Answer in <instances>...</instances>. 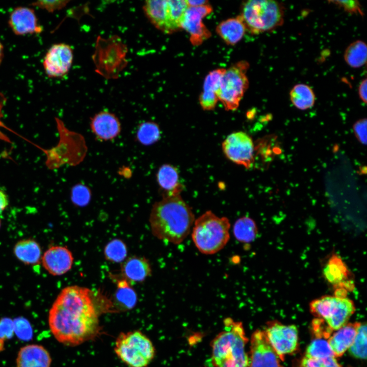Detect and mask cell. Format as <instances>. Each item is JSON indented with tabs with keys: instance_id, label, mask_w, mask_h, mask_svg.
<instances>
[{
	"instance_id": "43",
	"label": "cell",
	"mask_w": 367,
	"mask_h": 367,
	"mask_svg": "<svg viewBox=\"0 0 367 367\" xmlns=\"http://www.w3.org/2000/svg\"><path fill=\"white\" fill-rule=\"evenodd\" d=\"M186 3L188 6L191 7L201 6L208 4V2L206 0H188Z\"/></svg>"
},
{
	"instance_id": "28",
	"label": "cell",
	"mask_w": 367,
	"mask_h": 367,
	"mask_svg": "<svg viewBox=\"0 0 367 367\" xmlns=\"http://www.w3.org/2000/svg\"><path fill=\"white\" fill-rule=\"evenodd\" d=\"M344 58L346 63L354 68H360L366 64L367 47L362 40L351 43L346 49Z\"/></svg>"
},
{
	"instance_id": "17",
	"label": "cell",
	"mask_w": 367,
	"mask_h": 367,
	"mask_svg": "<svg viewBox=\"0 0 367 367\" xmlns=\"http://www.w3.org/2000/svg\"><path fill=\"white\" fill-rule=\"evenodd\" d=\"M8 22L17 35L39 34L43 31L34 10L28 7L15 8L11 13Z\"/></svg>"
},
{
	"instance_id": "9",
	"label": "cell",
	"mask_w": 367,
	"mask_h": 367,
	"mask_svg": "<svg viewBox=\"0 0 367 367\" xmlns=\"http://www.w3.org/2000/svg\"><path fill=\"white\" fill-rule=\"evenodd\" d=\"M264 331L269 343L281 361L284 360L286 355L298 350L299 333L295 325L273 321L268 324Z\"/></svg>"
},
{
	"instance_id": "25",
	"label": "cell",
	"mask_w": 367,
	"mask_h": 367,
	"mask_svg": "<svg viewBox=\"0 0 367 367\" xmlns=\"http://www.w3.org/2000/svg\"><path fill=\"white\" fill-rule=\"evenodd\" d=\"M116 290L114 296V303L121 310H129L136 305L137 295L130 286V283L124 279H117Z\"/></svg>"
},
{
	"instance_id": "7",
	"label": "cell",
	"mask_w": 367,
	"mask_h": 367,
	"mask_svg": "<svg viewBox=\"0 0 367 367\" xmlns=\"http://www.w3.org/2000/svg\"><path fill=\"white\" fill-rule=\"evenodd\" d=\"M309 310L333 331L348 323L355 311V306L347 296L334 294L314 299L309 304Z\"/></svg>"
},
{
	"instance_id": "3",
	"label": "cell",
	"mask_w": 367,
	"mask_h": 367,
	"mask_svg": "<svg viewBox=\"0 0 367 367\" xmlns=\"http://www.w3.org/2000/svg\"><path fill=\"white\" fill-rule=\"evenodd\" d=\"M224 328L212 343V360L215 367H248L246 351L248 342L243 324L230 318L224 320Z\"/></svg>"
},
{
	"instance_id": "32",
	"label": "cell",
	"mask_w": 367,
	"mask_h": 367,
	"mask_svg": "<svg viewBox=\"0 0 367 367\" xmlns=\"http://www.w3.org/2000/svg\"><path fill=\"white\" fill-rule=\"evenodd\" d=\"M127 249L126 244L122 240L115 239L109 242L104 249L106 259L111 262L119 263L126 257Z\"/></svg>"
},
{
	"instance_id": "4",
	"label": "cell",
	"mask_w": 367,
	"mask_h": 367,
	"mask_svg": "<svg viewBox=\"0 0 367 367\" xmlns=\"http://www.w3.org/2000/svg\"><path fill=\"white\" fill-rule=\"evenodd\" d=\"M230 223L207 211L195 220L191 233L193 242L201 253L212 255L221 250L230 239Z\"/></svg>"
},
{
	"instance_id": "13",
	"label": "cell",
	"mask_w": 367,
	"mask_h": 367,
	"mask_svg": "<svg viewBox=\"0 0 367 367\" xmlns=\"http://www.w3.org/2000/svg\"><path fill=\"white\" fill-rule=\"evenodd\" d=\"M73 59V50L69 45L63 43L53 44L43 59L45 72L49 77H62L68 73Z\"/></svg>"
},
{
	"instance_id": "23",
	"label": "cell",
	"mask_w": 367,
	"mask_h": 367,
	"mask_svg": "<svg viewBox=\"0 0 367 367\" xmlns=\"http://www.w3.org/2000/svg\"><path fill=\"white\" fill-rule=\"evenodd\" d=\"M246 31V25L240 15L222 21L216 29L217 34L229 45H234L240 42Z\"/></svg>"
},
{
	"instance_id": "35",
	"label": "cell",
	"mask_w": 367,
	"mask_h": 367,
	"mask_svg": "<svg viewBox=\"0 0 367 367\" xmlns=\"http://www.w3.org/2000/svg\"><path fill=\"white\" fill-rule=\"evenodd\" d=\"M14 331L21 339L29 340L32 337L33 331L29 321L22 318L13 320Z\"/></svg>"
},
{
	"instance_id": "44",
	"label": "cell",
	"mask_w": 367,
	"mask_h": 367,
	"mask_svg": "<svg viewBox=\"0 0 367 367\" xmlns=\"http://www.w3.org/2000/svg\"><path fill=\"white\" fill-rule=\"evenodd\" d=\"M4 57V48L2 44L0 41V65L2 62Z\"/></svg>"
},
{
	"instance_id": "37",
	"label": "cell",
	"mask_w": 367,
	"mask_h": 367,
	"mask_svg": "<svg viewBox=\"0 0 367 367\" xmlns=\"http://www.w3.org/2000/svg\"><path fill=\"white\" fill-rule=\"evenodd\" d=\"M69 2V1H39L32 3L31 5L53 12L63 9Z\"/></svg>"
},
{
	"instance_id": "26",
	"label": "cell",
	"mask_w": 367,
	"mask_h": 367,
	"mask_svg": "<svg viewBox=\"0 0 367 367\" xmlns=\"http://www.w3.org/2000/svg\"><path fill=\"white\" fill-rule=\"evenodd\" d=\"M290 97L293 104L301 110L312 107L316 99L312 89L304 84L295 85L290 91Z\"/></svg>"
},
{
	"instance_id": "30",
	"label": "cell",
	"mask_w": 367,
	"mask_h": 367,
	"mask_svg": "<svg viewBox=\"0 0 367 367\" xmlns=\"http://www.w3.org/2000/svg\"><path fill=\"white\" fill-rule=\"evenodd\" d=\"M304 356L317 359L335 357L328 339L322 337H315L312 339L307 347Z\"/></svg>"
},
{
	"instance_id": "24",
	"label": "cell",
	"mask_w": 367,
	"mask_h": 367,
	"mask_svg": "<svg viewBox=\"0 0 367 367\" xmlns=\"http://www.w3.org/2000/svg\"><path fill=\"white\" fill-rule=\"evenodd\" d=\"M13 253L21 262L27 265H35L41 260L42 249L35 240L27 239L16 243L13 248Z\"/></svg>"
},
{
	"instance_id": "8",
	"label": "cell",
	"mask_w": 367,
	"mask_h": 367,
	"mask_svg": "<svg viewBox=\"0 0 367 367\" xmlns=\"http://www.w3.org/2000/svg\"><path fill=\"white\" fill-rule=\"evenodd\" d=\"M249 64L246 61L234 63L225 69L217 93L218 100L227 111L238 109L249 87L247 72Z\"/></svg>"
},
{
	"instance_id": "12",
	"label": "cell",
	"mask_w": 367,
	"mask_h": 367,
	"mask_svg": "<svg viewBox=\"0 0 367 367\" xmlns=\"http://www.w3.org/2000/svg\"><path fill=\"white\" fill-rule=\"evenodd\" d=\"M212 11L213 8L209 4L187 8L181 23V29L189 33L192 45H199L211 37V32L202 20Z\"/></svg>"
},
{
	"instance_id": "6",
	"label": "cell",
	"mask_w": 367,
	"mask_h": 367,
	"mask_svg": "<svg viewBox=\"0 0 367 367\" xmlns=\"http://www.w3.org/2000/svg\"><path fill=\"white\" fill-rule=\"evenodd\" d=\"M114 351L129 367H146L155 355L152 343L139 330L121 333L116 340Z\"/></svg>"
},
{
	"instance_id": "16",
	"label": "cell",
	"mask_w": 367,
	"mask_h": 367,
	"mask_svg": "<svg viewBox=\"0 0 367 367\" xmlns=\"http://www.w3.org/2000/svg\"><path fill=\"white\" fill-rule=\"evenodd\" d=\"M90 126L95 137L101 141L114 139L121 130L119 118L114 113L107 111H100L91 117Z\"/></svg>"
},
{
	"instance_id": "45",
	"label": "cell",
	"mask_w": 367,
	"mask_h": 367,
	"mask_svg": "<svg viewBox=\"0 0 367 367\" xmlns=\"http://www.w3.org/2000/svg\"><path fill=\"white\" fill-rule=\"evenodd\" d=\"M4 340L0 339V351L3 349Z\"/></svg>"
},
{
	"instance_id": "1",
	"label": "cell",
	"mask_w": 367,
	"mask_h": 367,
	"mask_svg": "<svg viewBox=\"0 0 367 367\" xmlns=\"http://www.w3.org/2000/svg\"><path fill=\"white\" fill-rule=\"evenodd\" d=\"M48 324L55 338L66 345H78L94 337L99 321L91 291L77 285L62 289L49 311Z\"/></svg>"
},
{
	"instance_id": "18",
	"label": "cell",
	"mask_w": 367,
	"mask_h": 367,
	"mask_svg": "<svg viewBox=\"0 0 367 367\" xmlns=\"http://www.w3.org/2000/svg\"><path fill=\"white\" fill-rule=\"evenodd\" d=\"M51 358L42 346L32 344L21 347L16 358L17 367H50Z\"/></svg>"
},
{
	"instance_id": "2",
	"label": "cell",
	"mask_w": 367,
	"mask_h": 367,
	"mask_svg": "<svg viewBox=\"0 0 367 367\" xmlns=\"http://www.w3.org/2000/svg\"><path fill=\"white\" fill-rule=\"evenodd\" d=\"M195 220L191 208L179 194L164 196L155 202L149 221L155 237L178 245L189 235Z\"/></svg>"
},
{
	"instance_id": "15",
	"label": "cell",
	"mask_w": 367,
	"mask_h": 367,
	"mask_svg": "<svg viewBox=\"0 0 367 367\" xmlns=\"http://www.w3.org/2000/svg\"><path fill=\"white\" fill-rule=\"evenodd\" d=\"M41 262L44 268L49 274L60 276L71 269L73 257L71 252L66 247L53 246L43 253Z\"/></svg>"
},
{
	"instance_id": "38",
	"label": "cell",
	"mask_w": 367,
	"mask_h": 367,
	"mask_svg": "<svg viewBox=\"0 0 367 367\" xmlns=\"http://www.w3.org/2000/svg\"><path fill=\"white\" fill-rule=\"evenodd\" d=\"M366 119H361L353 125V130L355 136L360 143L366 145L367 142Z\"/></svg>"
},
{
	"instance_id": "46",
	"label": "cell",
	"mask_w": 367,
	"mask_h": 367,
	"mask_svg": "<svg viewBox=\"0 0 367 367\" xmlns=\"http://www.w3.org/2000/svg\"><path fill=\"white\" fill-rule=\"evenodd\" d=\"M1 218H0V227H1Z\"/></svg>"
},
{
	"instance_id": "21",
	"label": "cell",
	"mask_w": 367,
	"mask_h": 367,
	"mask_svg": "<svg viewBox=\"0 0 367 367\" xmlns=\"http://www.w3.org/2000/svg\"><path fill=\"white\" fill-rule=\"evenodd\" d=\"M360 322L348 323L331 334L329 345L336 358L342 356L352 345Z\"/></svg>"
},
{
	"instance_id": "14",
	"label": "cell",
	"mask_w": 367,
	"mask_h": 367,
	"mask_svg": "<svg viewBox=\"0 0 367 367\" xmlns=\"http://www.w3.org/2000/svg\"><path fill=\"white\" fill-rule=\"evenodd\" d=\"M323 274L326 280L334 288V291L348 294L354 288L349 270L342 258L336 254H332L328 259Z\"/></svg>"
},
{
	"instance_id": "19",
	"label": "cell",
	"mask_w": 367,
	"mask_h": 367,
	"mask_svg": "<svg viewBox=\"0 0 367 367\" xmlns=\"http://www.w3.org/2000/svg\"><path fill=\"white\" fill-rule=\"evenodd\" d=\"M226 68H219L210 71L205 76L203 90L199 95V101L203 110H214L219 101L217 93L221 77Z\"/></svg>"
},
{
	"instance_id": "29",
	"label": "cell",
	"mask_w": 367,
	"mask_h": 367,
	"mask_svg": "<svg viewBox=\"0 0 367 367\" xmlns=\"http://www.w3.org/2000/svg\"><path fill=\"white\" fill-rule=\"evenodd\" d=\"M161 137L159 125L153 121H145L139 124L136 133V140L142 145L148 146L156 142Z\"/></svg>"
},
{
	"instance_id": "10",
	"label": "cell",
	"mask_w": 367,
	"mask_h": 367,
	"mask_svg": "<svg viewBox=\"0 0 367 367\" xmlns=\"http://www.w3.org/2000/svg\"><path fill=\"white\" fill-rule=\"evenodd\" d=\"M227 159L237 164L250 168L254 162V145L251 138L243 132L229 135L222 144Z\"/></svg>"
},
{
	"instance_id": "20",
	"label": "cell",
	"mask_w": 367,
	"mask_h": 367,
	"mask_svg": "<svg viewBox=\"0 0 367 367\" xmlns=\"http://www.w3.org/2000/svg\"><path fill=\"white\" fill-rule=\"evenodd\" d=\"M121 273V278L130 283L142 282L151 275V266L145 257L133 256L122 264Z\"/></svg>"
},
{
	"instance_id": "22",
	"label": "cell",
	"mask_w": 367,
	"mask_h": 367,
	"mask_svg": "<svg viewBox=\"0 0 367 367\" xmlns=\"http://www.w3.org/2000/svg\"><path fill=\"white\" fill-rule=\"evenodd\" d=\"M156 177L163 196L180 194L183 186L179 181V174L175 167L167 164L162 165Z\"/></svg>"
},
{
	"instance_id": "5",
	"label": "cell",
	"mask_w": 367,
	"mask_h": 367,
	"mask_svg": "<svg viewBox=\"0 0 367 367\" xmlns=\"http://www.w3.org/2000/svg\"><path fill=\"white\" fill-rule=\"evenodd\" d=\"M239 15L247 30L258 34L281 26L284 21V8L273 0H249L242 5Z\"/></svg>"
},
{
	"instance_id": "36",
	"label": "cell",
	"mask_w": 367,
	"mask_h": 367,
	"mask_svg": "<svg viewBox=\"0 0 367 367\" xmlns=\"http://www.w3.org/2000/svg\"><path fill=\"white\" fill-rule=\"evenodd\" d=\"M328 2L342 8L345 11L350 14L363 15L361 5L358 1H329Z\"/></svg>"
},
{
	"instance_id": "27",
	"label": "cell",
	"mask_w": 367,
	"mask_h": 367,
	"mask_svg": "<svg viewBox=\"0 0 367 367\" xmlns=\"http://www.w3.org/2000/svg\"><path fill=\"white\" fill-rule=\"evenodd\" d=\"M258 232L255 222L251 218L244 216L238 219L233 226V233L235 239L242 243L253 241Z\"/></svg>"
},
{
	"instance_id": "33",
	"label": "cell",
	"mask_w": 367,
	"mask_h": 367,
	"mask_svg": "<svg viewBox=\"0 0 367 367\" xmlns=\"http://www.w3.org/2000/svg\"><path fill=\"white\" fill-rule=\"evenodd\" d=\"M91 198V190L84 184H76L71 189L70 199L73 204L76 206L83 207L87 205Z\"/></svg>"
},
{
	"instance_id": "11",
	"label": "cell",
	"mask_w": 367,
	"mask_h": 367,
	"mask_svg": "<svg viewBox=\"0 0 367 367\" xmlns=\"http://www.w3.org/2000/svg\"><path fill=\"white\" fill-rule=\"evenodd\" d=\"M250 347L249 367H284L264 330H257L253 333Z\"/></svg>"
},
{
	"instance_id": "39",
	"label": "cell",
	"mask_w": 367,
	"mask_h": 367,
	"mask_svg": "<svg viewBox=\"0 0 367 367\" xmlns=\"http://www.w3.org/2000/svg\"><path fill=\"white\" fill-rule=\"evenodd\" d=\"M13 321L8 318L0 320V339L11 338L14 333Z\"/></svg>"
},
{
	"instance_id": "34",
	"label": "cell",
	"mask_w": 367,
	"mask_h": 367,
	"mask_svg": "<svg viewBox=\"0 0 367 367\" xmlns=\"http://www.w3.org/2000/svg\"><path fill=\"white\" fill-rule=\"evenodd\" d=\"M300 367H342L336 357L317 359L303 356Z\"/></svg>"
},
{
	"instance_id": "42",
	"label": "cell",
	"mask_w": 367,
	"mask_h": 367,
	"mask_svg": "<svg viewBox=\"0 0 367 367\" xmlns=\"http://www.w3.org/2000/svg\"><path fill=\"white\" fill-rule=\"evenodd\" d=\"M9 199L6 193L0 190V213H2L8 206Z\"/></svg>"
},
{
	"instance_id": "31",
	"label": "cell",
	"mask_w": 367,
	"mask_h": 367,
	"mask_svg": "<svg viewBox=\"0 0 367 367\" xmlns=\"http://www.w3.org/2000/svg\"><path fill=\"white\" fill-rule=\"evenodd\" d=\"M366 325L360 323L354 341L348 350L350 354L355 358H366Z\"/></svg>"
},
{
	"instance_id": "40",
	"label": "cell",
	"mask_w": 367,
	"mask_h": 367,
	"mask_svg": "<svg viewBox=\"0 0 367 367\" xmlns=\"http://www.w3.org/2000/svg\"><path fill=\"white\" fill-rule=\"evenodd\" d=\"M6 101L7 99L5 95L0 92V128L3 127L9 129V128L5 125L2 120L3 117V109L6 103ZM1 141H4L8 143H11V141L9 137L4 134L0 129V142Z\"/></svg>"
},
{
	"instance_id": "41",
	"label": "cell",
	"mask_w": 367,
	"mask_h": 367,
	"mask_svg": "<svg viewBox=\"0 0 367 367\" xmlns=\"http://www.w3.org/2000/svg\"><path fill=\"white\" fill-rule=\"evenodd\" d=\"M366 87L367 80L366 78H365L361 82L358 87L359 97L364 103H366L367 101Z\"/></svg>"
}]
</instances>
